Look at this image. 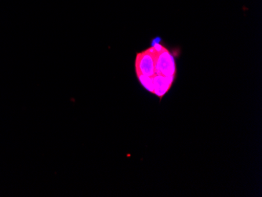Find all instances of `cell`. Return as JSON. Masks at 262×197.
Returning a JSON list of instances; mask_svg holds the SVG:
<instances>
[{
	"label": "cell",
	"mask_w": 262,
	"mask_h": 197,
	"mask_svg": "<svg viewBox=\"0 0 262 197\" xmlns=\"http://www.w3.org/2000/svg\"><path fill=\"white\" fill-rule=\"evenodd\" d=\"M137 76H138V80H139L140 83L142 85L143 87L153 94V91H154V85H153L152 77L141 74H137Z\"/></svg>",
	"instance_id": "cell-4"
},
{
	"label": "cell",
	"mask_w": 262,
	"mask_h": 197,
	"mask_svg": "<svg viewBox=\"0 0 262 197\" xmlns=\"http://www.w3.org/2000/svg\"><path fill=\"white\" fill-rule=\"evenodd\" d=\"M155 71L156 75L176 76L177 66L174 56L172 55L171 53L165 47L161 52L157 53L155 61Z\"/></svg>",
	"instance_id": "cell-1"
},
{
	"label": "cell",
	"mask_w": 262,
	"mask_h": 197,
	"mask_svg": "<svg viewBox=\"0 0 262 197\" xmlns=\"http://www.w3.org/2000/svg\"><path fill=\"white\" fill-rule=\"evenodd\" d=\"M157 53L154 48H150L138 54L135 61L137 74L145 75L150 77H153L156 75L155 61Z\"/></svg>",
	"instance_id": "cell-2"
},
{
	"label": "cell",
	"mask_w": 262,
	"mask_h": 197,
	"mask_svg": "<svg viewBox=\"0 0 262 197\" xmlns=\"http://www.w3.org/2000/svg\"><path fill=\"white\" fill-rule=\"evenodd\" d=\"M176 76H164L162 75H155L152 77L154 91L153 94L161 99L174 82Z\"/></svg>",
	"instance_id": "cell-3"
}]
</instances>
